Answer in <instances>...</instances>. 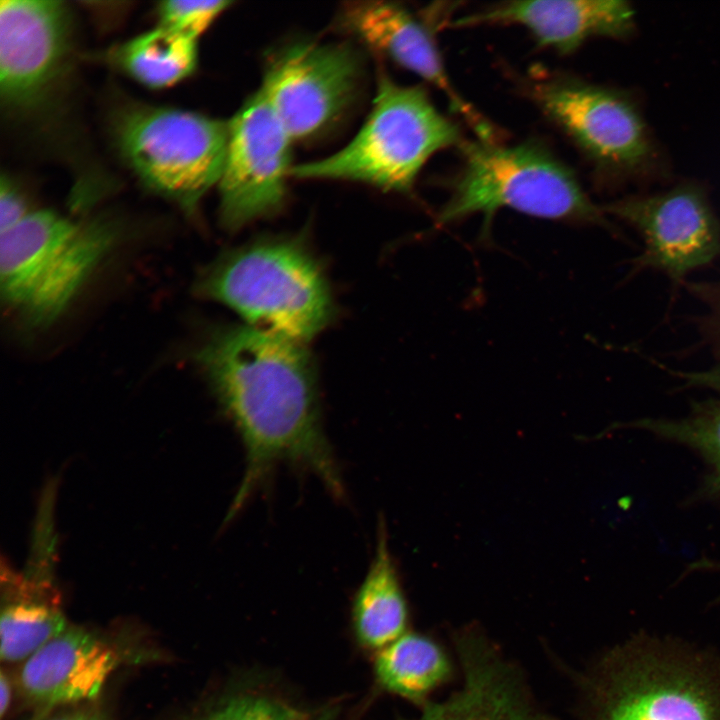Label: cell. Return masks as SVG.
Here are the masks:
<instances>
[{"label":"cell","instance_id":"obj_1","mask_svg":"<svg viewBox=\"0 0 720 720\" xmlns=\"http://www.w3.org/2000/svg\"><path fill=\"white\" fill-rule=\"evenodd\" d=\"M245 450L226 520L281 463L313 473L340 499L344 486L324 433L312 363L302 344L252 326L216 331L197 353Z\"/></svg>","mask_w":720,"mask_h":720},{"label":"cell","instance_id":"obj_5","mask_svg":"<svg viewBox=\"0 0 720 720\" xmlns=\"http://www.w3.org/2000/svg\"><path fill=\"white\" fill-rule=\"evenodd\" d=\"M459 147L464 166L438 214V226L480 213L488 229L499 209L510 208L535 217L612 228L571 170L542 146H501L480 140Z\"/></svg>","mask_w":720,"mask_h":720},{"label":"cell","instance_id":"obj_17","mask_svg":"<svg viewBox=\"0 0 720 720\" xmlns=\"http://www.w3.org/2000/svg\"><path fill=\"white\" fill-rule=\"evenodd\" d=\"M408 608L383 520L379 521L373 558L353 603L359 641L381 650L406 633Z\"/></svg>","mask_w":720,"mask_h":720},{"label":"cell","instance_id":"obj_6","mask_svg":"<svg viewBox=\"0 0 720 720\" xmlns=\"http://www.w3.org/2000/svg\"><path fill=\"white\" fill-rule=\"evenodd\" d=\"M462 142L457 126L435 108L423 89L401 86L382 75L372 110L355 137L326 158L292 166L289 175L352 180L409 192L434 153Z\"/></svg>","mask_w":720,"mask_h":720},{"label":"cell","instance_id":"obj_4","mask_svg":"<svg viewBox=\"0 0 720 720\" xmlns=\"http://www.w3.org/2000/svg\"><path fill=\"white\" fill-rule=\"evenodd\" d=\"M196 289L252 327L299 343L319 332L332 313L319 265L294 241H265L225 254L202 272Z\"/></svg>","mask_w":720,"mask_h":720},{"label":"cell","instance_id":"obj_11","mask_svg":"<svg viewBox=\"0 0 720 720\" xmlns=\"http://www.w3.org/2000/svg\"><path fill=\"white\" fill-rule=\"evenodd\" d=\"M634 227L644 249L638 267L674 280L710 263L720 253V225L701 187L681 184L653 195L628 196L602 207Z\"/></svg>","mask_w":720,"mask_h":720},{"label":"cell","instance_id":"obj_14","mask_svg":"<svg viewBox=\"0 0 720 720\" xmlns=\"http://www.w3.org/2000/svg\"><path fill=\"white\" fill-rule=\"evenodd\" d=\"M516 24L539 45L569 54L595 36L625 38L635 29V12L621 0L512 1L490 6L453 22L455 27Z\"/></svg>","mask_w":720,"mask_h":720},{"label":"cell","instance_id":"obj_10","mask_svg":"<svg viewBox=\"0 0 720 720\" xmlns=\"http://www.w3.org/2000/svg\"><path fill=\"white\" fill-rule=\"evenodd\" d=\"M359 78V59L351 48L304 42L272 58L260 92L291 139H301L343 112Z\"/></svg>","mask_w":720,"mask_h":720},{"label":"cell","instance_id":"obj_8","mask_svg":"<svg viewBox=\"0 0 720 720\" xmlns=\"http://www.w3.org/2000/svg\"><path fill=\"white\" fill-rule=\"evenodd\" d=\"M532 96L601 169L617 175L646 172L655 147L633 99L622 91L572 79L535 83Z\"/></svg>","mask_w":720,"mask_h":720},{"label":"cell","instance_id":"obj_26","mask_svg":"<svg viewBox=\"0 0 720 720\" xmlns=\"http://www.w3.org/2000/svg\"><path fill=\"white\" fill-rule=\"evenodd\" d=\"M10 699H11V687L9 684V680L2 672L1 677H0V712H1V716H3L6 713V710L10 704Z\"/></svg>","mask_w":720,"mask_h":720},{"label":"cell","instance_id":"obj_27","mask_svg":"<svg viewBox=\"0 0 720 720\" xmlns=\"http://www.w3.org/2000/svg\"><path fill=\"white\" fill-rule=\"evenodd\" d=\"M53 720H104L98 715L90 713H74L68 714L61 717H57Z\"/></svg>","mask_w":720,"mask_h":720},{"label":"cell","instance_id":"obj_19","mask_svg":"<svg viewBox=\"0 0 720 720\" xmlns=\"http://www.w3.org/2000/svg\"><path fill=\"white\" fill-rule=\"evenodd\" d=\"M110 58L139 83L150 88H165L195 69L196 39L160 25L115 47Z\"/></svg>","mask_w":720,"mask_h":720},{"label":"cell","instance_id":"obj_12","mask_svg":"<svg viewBox=\"0 0 720 720\" xmlns=\"http://www.w3.org/2000/svg\"><path fill=\"white\" fill-rule=\"evenodd\" d=\"M69 16L63 2H0V94L10 107L39 102L61 72Z\"/></svg>","mask_w":720,"mask_h":720},{"label":"cell","instance_id":"obj_2","mask_svg":"<svg viewBox=\"0 0 720 720\" xmlns=\"http://www.w3.org/2000/svg\"><path fill=\"white\" fill-rule=\"evenodd\" d=\"M579 720H720V654L640 633L577 678Z\"/></svg>","mask_w":720,"mask_h":720},{"label":"cell","instance_id":"obj_28","mask_svg":"<svg viewBox=\"0 0 720 720\" xmlns=\"http://www.w3.org/2000/svg\"><path fill=\"white\" fill-rule=\"evenodd\" d=\"M719 311H720V304H719Z\"/></svg>","mask_w":720,"mask_h":720},{"label":"cell","instance_id":"obj_9","mask_svg":"<svg viewBox=\"0 0 720 720\" xmlns=\"http://www.w3.org/2000/svg\"><path fill=\"white\" fill-rule=\"evenodd\" d=\"M291 141L260 90L234 116L218 183L220 218L226 228L238 229L280 207L292 167Z\"/></svg>","mask_w":720,"mask_h":720},{"label":"cell","instance_id":"obj_24","mask_svg":"<svg viewBox=\"0 0 720 720\" xmlns=\"http://www.w3.org/2000/svg\"><path fill=\"white\" fill-rule=\"evenodd\" d=\"M30 212L22 195L5 177L0 183V231H7L20 223Z\"/></svg>","mask_w":720,"mask_h":720},{"label":"cell","instance_id":"obj_22","mask_svg":"<svg viewBox=\"0 0 720 720\" xmlns=\"http://www.w3.org/2000/svg\"><path fill=\"white\" fill-rule=\"evenodd\" d=\"M231 4L229 1L172 0L158 4L160 25L196 39Z\"/></svg>","mask_w":720,"mask_h":720},{"label":"cell","instance_id":"obj_20","mask_svg":"<svg viewBox=\"0 0 720 720\" xmlns=\"http://www.w3.org/2000/svg\"><path fill=\"white\" fill-rule=\"evenodd\" d=\"M66 629L57 602L7 598L0 621L1 659L27 660Z\"/></svg>","mask_w":720,"mask_h":720},{"label":"cell","instance_id":"obj_7","mask_svg":"<svg viewBox=\"0 0 720 720\" xmlns=\"http://www.w3.org/2000/svg\"><path fill=\"white\" fill-rule=\"evenodd\" d=\"M115 133L141 181L187 213L221 179L229 123L178 109L137 107L121 115Z\"/></svg>","mask_w":720,"mask_h":720},{"label":"cell","instance_id":"obj_3","mask_svg":"<svg viewBox=\"0 0 720 720\" xmlns=\"http://www.w3.org/2000/svg\"><path fill=\"white\" fill-rule=\"evenodd\" d=\"M104 219L75 221L51 210L30 212L1 233V299L30 328L58 320L118 241Z\"/></svg>","mask_w":720,"mask_h":720},{"label":"cell","instance_id":"obj_13","mask_svg":"<svg viewBox=\"0 0 720 720\" xmlns=\"http://www.w3.org/2000/svg\"><path fill=\"white\" fill-rule=\"evenodd\" d=\"M462 687L439 703L427 702L414 720H553L530 694L519 669L473 628L456 632Z\"/></svg>","mask_w":720,"mask_h":720},{"label":"cell","instance_id":"obj_16","mask_svg":"<svg viewBox=\"0 0 720 720\" xmlns=\"http://www.w3.org/2000/svg\"><path fill=\"white\" fill-rule=\"evenodd\" d=\"M118 665V655L90 633L67 628L30 656L20 684L33 700L46 705L95 698Z\"/></svg>","mask_w":720,"mask_h":720},{"label":"cell","instance_id":"obj_25","mask_svg":"<svg viewBox=\"0 0 720 720\" xmlns=\"http://www.w3.org/2000/svg\"><path fill=\"white\" fill-rule=\"evenodd\" d=\"M682 379L687 385L703 387L720 392V365L700 371H670Z\"/></svg>","mask_w":720,"mask_h":720},{"label":"cell","instance_id":"obj_18","mask_svg":"<svg viewBox=\"0 0 720 720\" xmlns=\"http://www.w3.org/2000/svg\"><path fill=\"white\" fill-rule=\"evenodd\" d=\"M452 663L433 639L406 632L379 650L375 673L388 691L424 706L436 688L450 680Z\"/></svg>","mask_w":720,"mask_h":720},{"label":"cell","instance_id":"obj_21","mask_svg":"<svg viewBox=\"0 0 720 720\" xmlns=\"http://www.w3.org/2000/svg\"><path fill=\"white\" fill-rule=\"evenodd\" d=\"M627 425L698 451L712 468L710 488L720 496V400L702 403L683 418H643Z\"/></svg>","mask_w":720,"mask_h":720},{"label":"cell","instance_id":"obj_23","mask_svg":"<svg viewBox=\"0 0 720 720\" xmlns=\"http://www.w3.org/2000/svg\"><path fill=\"white\" fill-rule=\"evenodd\" d=\"M204 720H308L305 713L263 696H238L216 708Z\"/></svg>","mask_w":720,"mask_h":720},{"label":"cell","instance_id":"obj_15","mask_svg":"<svg viewBox=\"0 0 720 720\" xmlns=\"http://www.w3.org/2000/svg\"><path fill=\"white\" fill-rule=\"evenodd\" d=\"M340 24L370 48L390 57L441 89L455 110L467 118L481 139L492 129L455 91L429 32L403 7L389 2H356L346 6Z\"/></svg>","mask_w":720,"mask_h":720}]
</instances>
